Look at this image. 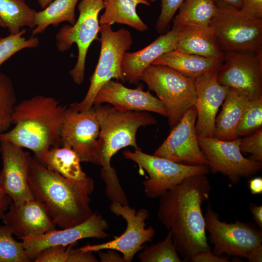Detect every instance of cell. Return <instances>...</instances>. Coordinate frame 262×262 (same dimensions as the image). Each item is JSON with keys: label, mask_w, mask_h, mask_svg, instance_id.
<instances>
[{"label": "cell", "mask_w": 262, "mask_h": 262, "mask_svg": "<svg viewBox=\"0 0 262 262\" xmlns=\"http://www.w3.org/2000/svg\"><path fill=\"white\" fill-rule=\"evenodd\" d=\"M211 186L206 175L188 177L160 197L157 217L172 234L173 244L185 262L210 249L202 205L209 201Z\"/></svg>", "instance_id": "1"}, {"label": "cell", "mask_w": 262, "mask_h": 262, "mask_svg": "<svg viewBox=\"0 0 262 262\" xmlns=\"http://www.w3.org/2000/svg\"><path fill=\"white\" fill-rule=\"evenodd\" d=\"M93 107L99 122L100 132L90 162L102 167L100 177L111 203L129 205L116 171L111 165V160L117 151L126 147L140 150L136 140L138 129L155 124L157 120L146 111H123L102 104L94 105Z\"/></svg>", "instance_id": "2"}, {"label": "cell", "mask_w": 262, "mask_h": 262, "mask_svg": "<svg viewBox=\"0 0 262 262\" xmlns=\"http://www.w3.org/2000/svg\"><path fill=\"white\" fill-rule=\"evenodd\" d=\"M28 183L34 198L39 202L61 229L78 225L93 213L90 195L94 182L70 180L43 165L34 156L29 171Z\"/></svg>", "instance_id": "3"}, {"label": "cell", "mask_w": 262, "mask_h": 262, "mask_svg": "<svg viewBox=\"0 0 262 262\" xmlns=\"http://www.w3.org/2000/svg\"><path fill=\"white\" fill-rule=\"evenodd\" d=\"M66 107L42 95L21 101L12 115L15 127L0 133V141L30 149L40 161L51 147L62 146L60 131Z\"/></svg>", "instance_id": "4"}, {"label": "cell", "mask_w": 262, "mask_h": 262, "mask_svg": "<svg viewBox=\"0 0 262 262\" xmlns=\"http://www.w3.org/2000/svg\"><path fill=\"white\" fill-rule=\"evenodd\" d=\"M217 10L210 27L224 51H262V19L234 7L214 1Z\"/></svg>", "instance_id": "5"}, {"label": "cell", "mask_w": 262, "mask_h": 262, "mask_svg": "<svg viewBox=\"0 0 262 262\" xmlns=\"http://www.w3.org/2000/svg\"><path fill=\"white\" fill-rule=\"evenodd\" d=\"M140 81L156 94L166 109L171 129L195 105L196 95L194 79L171 67L150 65L143 71Z\"/></svg>", "instance_id": "6"}, {"label": "cell", "mask_w": 262, "mask_h": 262, "mask_svg": "<svg viewBox=\"0 0 262 262\" xmlns=\"http://www.w3.org/2000/svg\"><path fill=\"white\" fill-rule=\"evenodd\" d=\"M99 32L101 44L99 59L90 79V84L84 98L80 102L72 103L79 111H86L93 106L96 96L101 87L112 79L126 82L122 69L125 52L130 49L132 38L125 28L114 31L111 25H101Z\"/></svg>", "instance_id": "7"}, {"label": "cell", "mask_w": 262, "mask_h": 262, "mask_svg": "<svg viewBox=\"0 0 262 262\" xmlns=\"http://www.w3.org/2000/svg\"><path fill=\"white\" fill-rule=\"evenodd\" d=\"M77 8L79 15L74 24L62 27L55 35V40L57 49L60 52L69 49L73 44H76L77 61L69 74L76 83L81 84L84 80L88 50L97 39L99 31L98 16L104 9L103 0H80Z\"/></svg>", "instance_id": "8"}, {"label": "cell", "mask_w": 262, "mask_h": 262, "mask_svg": "<svg viewBox=\"0 0 262 262\" xmlns=\"http://www.w3.org/2000/svg\"><path fill=\"white\" fill-rule=\"evenodd\" d=\"M125 158L144 169L149 178L143 182L146 196L151 199L160 197L168 190L186 178L198 175H206L210 168L206 165H187L173 162L140 150L124 151Z\"/></svg>", "instance_id": "9"}, {"label": "cell", "mask_w": 262, "mask_h": 262, "mask_svg": "<svg viewBox=\"0 0 262 262\" xmlns=\"http://www.w3.org/2000/svg\"><path fill=\"white\" fill-rule=\"evenodd\" d=\"M204 216L206 231L213 245L212 252L217 256L244 258L248 252L262 244V232L258 227L238 220L231 223L221 221L209 201Z\"/></svg>", "instance_id": "10"}, {"label": "cell", "mask_w": 262, "mask_h": 262, "mask_svg": "<svg viewBox=\"0 0 262 262\" xmlns=\"http://www.w3.org/2000/svg\"><path fill=\"white\" fill-rule=\"evenodd\" d=\"M217 81L249 100L262 98V51L224 52Z\"/></svg>", "instance_id": "11"}, {"label": "cell", "mask_w": 262, "mask_h": 262, "mask_svg": "<svg viewBox=\"0 0 262 262\" xmlns=\"http://www.w3.org/2000/svg\"><path fill=\"white\" fill-rule=\"evenodd\" d=\"M110 211L116 216L124 218L127 223L124 232L114 239L102 244L90 245L79 248L83 251L96 252L111 249L120 253L125 262L132 261L135 254L141 250L143 245L151 242L155 235L152 226L146 228L145 221L149 217L148 211L141 208L137 212L129 205H124L118 202H112Z\"/></svg>", "instance_id": "12"}, {"label": "cell", "mask_w": 262, "mask_h": 262, "mask_svg": "<svg viewBox=\"0 0 262 262\" xmlns=\"http://www.w3.org/2000/svg\"><path fill=\"white\" fill-rule=\"evenodd\" d=\"M198 144L213 173H220L232 183L250 177L261 170L262 163L244 157L240 149L241 138L227 141L197 136Z\"/></svg>", "instance_id": "13"}, {"label": "cell", "mask_w": 262, "mask_h": 262, "mask_svg": "<svg viewBox=\"0 0 262 262\" xmlns=\"http://www.w3.org/2000/svg\"><path fill=\"white\" fill-rule=\"evenodd\" d=\"M197 110L194 106L183 115L154 155L187 165H206L196 130Z\"/></svg>", "instance_id": "14"}, {"label": "cell", "mask_w": 262, "mask_h": 262, "mask_svg": "<svg viewBox=\"0 0 262 262\" xmlns=\"http://www.w3.org/2000/svg\"><path fill=\"white\" fill-rule=\"evenodd\" d=\"M109 227L108 222L102 215L94 212L86 220L78 225L60 230L55 229L41 235L21 239L29 260L34 261L42 251L49 247L67 246L84 238H106L109 236L106 232Z\"/></svg>", "instance_id": "15"}, {"label": "cell", "mask_w": 262, "mask_h": 262, "mask_svg": "<svg viewBox=\"0 0 262 262\" xmlns=\"http://www.w3.org/2000/svg\"><path fill=\"white\" fill-rule=\"evenodd\" d=\"M99 132V122L93 107L82 111L72 104L66 107L61 128L62 146L71 147L81 162H90Z\"/></svg>", "instance_id": "16"}, {"label": "cell", "mask_w": 262, "mask_h": 262, "mask_svg": "<svg viewBox=\"0 0 262 262\" xmlns=\"http://www.w3.org/2000/svg\"><path fill=\"white\" fill-rule=\"evenodd\" d=\"M3 162L0 172V189L19 204L33 199L28 183L29 168L32 157L23 148L6 141H0Z\"/></svg>", "instance_id": "17"}, {"label": "cell", "mask_w": 262, "mask_h": 262, "mask_svg": "<svg viewBox=\"0 0 262 262\" xmlns=\"http://www.w3.org/2000/svg\"><path fill=\"white\" fill-rule=\"evenodd\" d=\"M217 72L215 71L194 79L197 136L213 137L217 112L229 89L218 82Z\"/></svg>", "instance_id": "18"}, {"label": "cell", "mask_w": 262, "mask_h": 262, "mask_svg": "<svg viewBox=\"0 0 262 262\" xmlns=\"http://www.w3.org/2000/svg\"><path fill=\"white\" fill-rule=\"evenodd\" d=\"M110 104L115 109L123 111L152 112L168 117V112L159 98L149 91H145L142 84L135 89L126 87L121 82L112 80L99 90L93 105Z\"/></svg>", "instance_id": "19"}, {"label": "cell", "mask_w": 262, "mask_h": 262, "mask_svg": "<svg viewBox=\"0 0 262 262\" xmlns=\"http://www.w3.org/2000/svg\"><path fill=\"white\" fill-rule=\"evenodd\" d=\"M18 238L39 235L55 229L56 225L43 206L34 198L19 204L12 202L1 218Z\"/></svg>", "instance_id": "20"}, {"label": "cell", "mask_w": 262, "mask_h": 262, "mask_svg": "<svg viewBox=\"0 0 262 262\" xmlns=\"http://www.w3.org/2000/svg\"><path fill=\"white\" fill-rule=\"evenodd\" d=\"M178 32L172 29L159 36L145 48L135 52H126L122 62L126 82L138 84L143 71L158 58L176 49Z\"/></svg>", "instance_id": "21"}, {"label": "cell", "mask_w": 262, "mask_h": 262, "mask_svg": "<svg viewBox=\"0 0 262 262\" xmlns=\"http://www.w3.org/2000/svg\"><path fill=\"white\" fill-rule=\"evenodd\" d=\"M175 30L178 32L175 49L205 57L223 58L224 52L220 48L211 29L185 26Z\"/></svg>", "instance_id": "22"}, {"label": "cell", "mask_w": 262, "mask_h": 262, "mask_svg": "<svg viewBox=\"0 0 262 262\" xmlns=\"http://www.w3.org/2000/svg\"><path fill=\"white\" fill-rule=\"evenodd\" d=\"M223 60V58H208L185 53L174 49L161 55L151 65L168 66L188 77L195 79L218 70Z\"/></svg>", "instance_id": "23"}, {"label": "cell", "mask_w": 262, "mask_h": 262, "mask_svg": "<svg viewBox=\"0 0 262 262\" xmlns=\"http://www.w3.org/2000/svg\"><path fill=\"white\" fill-rule=\"evenodd\" d=\"M248 101L245 95L229 88L222 110L215 118L213 137L227 141L238 138L237 126Z\"/></svg>", "instance_id": "24"}, {"label": "cell", "mask_w": 262, "mask_h": 262, "mask_svg": "<svg viewBox=\"0 0 262 262\" xmlns=\"http://www.w3.org/2000/svg\"><path fill=\"white\" fill-rule=\"evenodd\" d=\"M48 169L75 182H85L91 179L82 170L79 157L70 147H51L39 161Z\"/></svg>", "instance_id": "25"}, {"label": "cell", "mask_w": 262, "mask_h": 262, "mask_svg": "<svg viewBox=\"0 0 262 262\" xmlns=\"http://www.w3.org/2000/svg\"><path fill=\"white\" fill-rule=\"evenodd\" d=\"M104 11L99 19V24L113 25L115 23L128 25L144 32L147 25L140 18L136 12L139 4L150 5L147 0H103Z\"/></svg>", "instance_id": "26"}, {"label": "cell", "mask_w": 262, "mask_h": 262, "mask_svg": "<svg viewBox=\"0 0 262 262\" xmlns=\"http://www.w3.org/2000/svg\"><path fill=\"white\" fill-rule=\"evenodd\" d=\"M173 20L172 29L185 26L209 29L217 7L213 0H184Z\"/></svg>", "instance_id": "27"}, {"label": "cell", "mask_w": 262, "mask_h": 262, "mask_svg": "<svg viewBox=\"0 0 262 262\" xmlns=\"http://www.w3.org/2000/svg\"><path fill=\"white\" fill-rule=\"evenodd\" d=\"M36 11L24 0H0V26L10 34L18 33L23 27H35Z\"/></svg>", "instance_id": "28"}, {"label": "cell", "mask_w": 262, "mask_h": 262, "mask_svg": "<svg viewBox=\"0 0 262 262\" xmlns=\"http://www.w3.org/2000/svg\"><path fill=\"white\" fill-rule=\"evenodd\" d=\"M80 0H54L45 9L36 12L33 35L41 33L50 25L58 26L63 22H68L71 25L74 24L75 8Z\"/></svg>", "instance_id": "29"}, {"label": "cell", "mask_w": 262, "mask_h": 262, "mask_svg": "<svg viewBox=\"0 0 262 262\" xmlns=\"http://www.w3.org/2000/svg\"><path fill=\"white\" fill-rule=\"evenodd\" d=\"M16 104V91L10 78L0 72V133L8 130L12 115Z\"/></svg>", "instance_id": "30"}, {"label": "cell", "mask_w": 262, "mask_h": 262, "mask_svg": "<svg viewBox=\"0 0 262 262\" xmlns=\"http://www.w3.org/2000/svg\"><path fill=\"white\" fill-rule=\"evenodd\" d=\"M138 258L141 262H182L173 244L170 231L162 241L146 247Z\"/></svg>", "instance_id": "31"}, {"label": "cell", "mask_w": 262, "mask_h": 262, "mask_svg": "<svg viewBox=\"0 0 262 262\" xmlns=\"http://www.w3.org/2000/svg\"><path fill=\"white\" fill-rule=\"evenodd\" d=\"M9 228L0 226V262H30L22 242L14 239Z\"/></svg>", "instance_id": "32"}, {"label": "cell", "mask_w": 262, "mask_h": 262, "mask_svg": "<svg viewBox=\"0 0 262 262\" xmlns=\"http://www.w3.org/2000/svg\"><path fill=\"white\" fill-rule=\"evenodd\" d=\"M262 128V98L249 100L236 130L237 137L247 136Z\"/></svg>", "instance_id": "33"}, {"label": "cell", "mask_w": 262, "mask_h": 262, "mask_svg": "<svg viewBox=\"0 0 262 262\" xmlns=\"http://www.w3.org/2000/svg\"><path fill=\"white\" fill-rule=\"evenodd\" d=\"M26 32V30L23 29L18 33L0 37V66L19 51L36 48L39 45V40L36 37L25 38L23 35Z\"/></svg>", "instance_id": "34"}, {"label": "cell", "mask_w": 262, "mask_h": 262, "mask_svg": "<svg viewBox=\"0 0 262 262\" xmlns=\"http://www.w3.org/2000/svg\"><path fill=\"white\" fill-rule=\"evenodd\" d=\"M240 149L241 152L250 153L249 159L262 163V128L241 139Z\"/></svg>", "instance_id": "35"}, {"label": "cell", "mask_w": 262, "mask_h": 262, "mask_svg": "<svg viewBox=\"0 0 262 262\" xmlns=\"http://www.w3.org/2000/svg\"><path fill=\"white\" fill-rule=\"evenodd\" d=\"M184 0H161V10L156 25L159 33H164L169 28L170 23Z\"/></svg>", "instance_id": "36"}, {"label": "cell", "mask_w": 262, "mask_h": 262, "mask_svg": "<svg viewBox=\"0 0 262 262\" xmlns=\"http://www.w3.org/2000/svg\"><path fill=\"white\" fill-rule=\"evenodd\" d=\"M75 243L67 246H54L47 248L41 252L34 261L36 262H67L70 250Z\"/></svg>", "instance_id": "37"}, {"label": "cell", "mask_w": 262, "mask_h": 262, "mask_svg": "<svg viewBox=\"0 0 262 262\" xmlns=\"http://www.w3.org/2000/svg\"><path fill=\"white\" fill-rule=\"evenodd\" d=\"M91 251L75 249L73 246L70 250L67 262H98V261Z\"/></svg>", "instance_id": "38"}, {"label": "cell", "mask_w": 262, "mask_h": 262, "mask_svg": "<svg viewBox=\"0 0 262 262\" xmlns=\"http://www.w3.org/2000/svg\"><path fill=\"white\" fill-rule=\"evenodd\" d=\"M241 9L253 17L262 19V0H243Z\"/></svg>", "instance_id": "39"}, {"label": "cell", "mask_w": 262, "mask_h": 262, "mask_svg": "<svg viewBox=\"0 0 262 262\" xmlns=\"http://www.w3.org/2000/svg\"><path fill=\"white\" fill-rule=\"evenodd\" d=\"M190 262H229V257L217 256L211 250L199 252L192 257Z\"/></svg>", "instance_id": "40"}, {"label": "cell", "mask_w": 262, "mask_h": 262, "mask_svg": "<svg viewBox=\"0 0 262 262\" xmlns=\"http://www.w3.org/2000/svg\"><path fill=\"white\" fill-rule=\"evenodd\" d=\"M107 251L103 252L99 250L97 252L99 261L101 262H125L122 255L119 252L111 249H107Z\"/></svg>", "instance_id": "41"}, {"label": "cell", "mask_w": 262, "mask_h": 262, "mask_svg": "<svg viewBox=\"0 0 262 262\" xmlns=\"http://www.w3.org/2000/svg\"><path fill=\"white\" fill-rule=\"evenodd\" d=\"M249 209L257 227L262 230V206L251 203Z\"/></svg>", "instance_id": "42"}, {"label": "cell", "mask_w": 262, "mask_h": 262, "mask_svg": "<svg viewBox=\"0 0 262 262\" xmlns=\"http://www.w3.org/2000/svg\"><path fill=\"white\" fill-rule=\"evenodd\" d=\"M245 258L249 262H262V245H260L248 252L245 255Z\"/></svg>", "instance_id": "43"}, {"label": "cell", "mask_w": 262, "mask_h": 262, "mask_svg": "<svg viewBox=\"0 0 262 262\" xmlns=\"http://www.w3.org/2000/svg\"><path fill=\"white\" fill-rule=\"evenodd\" d=\"M249 190L253 195L262 193V178L256 177L248 180Z\"/></svg>", "instance_id": "44"}, {"label": "cell", "mask_w": 262, "mask_h": 262, "mask_svg": "<svg viewBox=\"0 0 262 262\" xmlns=\"http://www.w3.org/2000/svg\"><path fill=\"white\" fill-rule=\"evenodd\" d=\"M11 203V199L0 189V219L1 218Z\"/></svg>", "instance_id": "45"}, {"label": "cell", "mask_w": 262, "mask_h": 262, "mask_svg": "<svg viewBox=\"0 0 262 262\" xmlns=\"http://www.w3.org/2000/svg\"><path fill=\"white\" fill-rule=\"evenodd\" d=\"M214 1H219L228 4L230 5L235 8L241 9L242 7L243 0H213Z\"/></svg>", "instance_id": "46"}, {"label": "cell", "mask_w": 262, "mask_h": 262, "mask_svg": "<svg viewBox=\"0 0 262 262\" xmlns=\"http://www.w3.org/2000/svg\"><path fill=\"white\" fill-rule=\"evenodd\" d=\"M53 0H37V2L42 9H44Z\"/></svg>", "instance_id": "47"}, {"label": "cell", "mask_w": 262, "mask_h": 262, "mask_svg": "<svg viewBox=\"0 0 262 262\" xmlns=\"http://www.w3.org/2000/svg\"><path fill=\"white\" fill-rule=\"evenodd\" d=\"M147 1H148L149 2L150 1V2H155V1H156L157 0H147Z\"/></svg>", "instance_id": "48"}]
</instances>
